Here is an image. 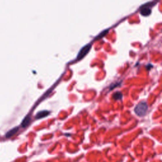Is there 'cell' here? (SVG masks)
Here are the masks:
<instances>
[{"instance_id":"4","label":"cell","mask_w":162,"mask_h":162,"mask_svg":"<svg viewBox=\"0 0 162 162\" xmlns=\"http://www.w3.org/2000/svg\"><path fill=\"white\" fill-rule=\"evenodd\" d=\"M49 114V112H48V111H41V112H38L37 114H36V119H42V118H44V117H45L46 116H47Z\"/></svg>"},{"instance_id":"2","label":"cell","mask_w":162,"mask_h":162,"mask_svg":"<svg viewBox=\"0 0 162 162\" xmlns=\"http://www.w3.org/2000/svg\"><path fill=\"white\" fill-rule=\"evenodd\" d=\"M91 47V46L90 44H87V45H85L82 47L78 54L77 60H79L82 58H83L88 53V52H89Z\"/></svg>"},{"instance_id":"9","label":"cell","mask_w":162,"mask_h":162,"mask_svg":"<svg viewBox=\"0 0 162 162\" xmlns=\"http://www.w3.org/2000/svg\"><path fill=\"white\" fill-rule=\"evenodd\" d=\"M119 84H120V83H117V82H116L115 84L111 85H110V89H113L114 87H117V85H119Z\"/></svg>"},{"instance_id":"8","label":"cell","mask_w":162,"mask_h":162,"mask_svg":"<svg viewBox=\"0 0 162 162\" xmlns=\"http://www.w3.org/2000/svg\"><path fill=\"white\" fill-rule=\"evenodd\" d=\"M108 30H106V31H103L102 33H101L100 34L98 35V37H97V38H96V39H101V37H104V36H105V34L108 33Z\"/></svg>"},{"instance_id":"6","label":"cell","mask_w":162,"mask_h":162,"mask_svg":"<svg viewBox=\"0 0 162 162\" xmlns=\"http://www.w3.org/2000/svg\"><path fill=\"white\" fill-rule=\"evenodd\" d=\"M31 121V117L27 115L25 117L24 119V120H22V126L23 127H26L28 123H29Z\"/></svg>"},{"instance_id":"5","label":"cell","mask_w":162,"mask_h":162,"mask_svg":"<svg viewBox=\"0 0 162 162\" xmlns=\"http://www.w3.org/2000/svg\"><path fill=\"white\" fill-rule=\"evenodd\" d=\"M18 131V127H15L10 129L9 131H8L7 132H6V138L11 137V136H12L13 135H14Z\"/></svg>"},{"instance_id":"1","label":"cell","mask_w":162,"mask_h":162,"mask_svg":"<svg viewBox=\"0 0 162 162\" xmlns=\"http://www.w3.org/2000/svg\"><path fill=\"white\" fill-rule=\"evenodd\" d=\"M148 108V106L146 103L144 102V101H141V102L139 103L134 108V112L139 117H142L146 115Z\"/></svg>"},{"instance_id":"3","label":"cell","mask_w":162,"mask_h":162,"mask_svg":"<svg viewBox=\"0 0 162 162\" xmlns=\"http://www.w3.org/2000/svg\"><path fill=\"white\" fill-rule=\"evenodd\" d=\"M141 14L142 16H144V17H146V16L150 15L151 13V9L148 7L147 6H142V7H141Z\"/></svg>"},{"instance_id":"7","label":"cell","mask_w":162,"mask_h":162,"mask_svg":"<svg viewBox=\"0 0 162 162\" xmlns=\"http://www.w3.org/2000/svg\"><path fill=\"white\" fill-rule=\"evenodd\" d=\"M113 98L115 100H120L122 98V94L120 92H117L113 95Z\"/></svg>"}]
</instances>
